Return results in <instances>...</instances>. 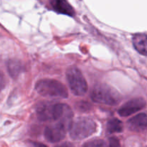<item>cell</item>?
Segmentation results:
<instances>
[{
	"mask_svg": "<svg viewBox=\"0 0 147 147\" xmlns=\"http://www.w3.org/2000/svg\"><path fill=\"white\" fill-rule=\"evenodd\" d=\"M68 106L64 103L44 101L38 104L36 109V114L40 121L55 122L63 117Z\"/></svg>",
	"mask_w": 147,
	"mask_h": 147,
	"instance_id": "cell-1",
	"label": "cell"
},
{
	"mask_svg": "<svg viewBox=\"0 0 147 147\" xmlns=\"http://www.w3.org/2000/svg\"><path fill=\"white\" fill-rule=\"evenodd\" d=\"M35 89L37 93L44 97L67 98L68 92L65 86L53 79H42L37 82Z\"/></svg>",
	"mask_w": 147,
	"mask_h": 147,
	"instance_id": "cell-2",
	"label": "cell"
},
{
	"mask_svg": "<svg viewBox=\"0 0 147 147\" xmlns=\"http://www.w3.org/2000/svg\"><path fill=\"white\" fill-rule=\"evenodd\" d=\"M91 98L98 103L116 106L121 100L119 92L109 85L99 83L94 86L91 92Z\"/></svg>",
	"mask_w": 147,
	"mask_h": 147,
	"instance_id": "cell-3",
	"label": "cell"
},
{
	"mask_svg": "<svg viewBox=\"0 0 147 147\" xmlns=\"http://www.w3.org/2000/svg\"><path fill=\"white\" fill-rule=\"evenodd\" d=\"M70 136L74 140H82L89 137L96 131V123L88 117H80L73 121L70 126Z\"/></svg>",
	"mask_w": 147,
	"mask_h": 147,
	"instance_id": "cell-4",
	"label": "cell"
},
{
	"mask_svg": "<svg viewBox=\"0 0 147 147\" xmlns=\"http://www.w3.org/2000/svg\"><path fill=\"white\" fill-rule=\"evenodd\" d=\"M66 78L72 93L76 96H83L88 91L87 82L83 73L76 66L69 67L66 72Z\"/></svg>",
	"mask_w": 147,
	"mask_h": 147,
	"instance_id": "cell-5",
	"label": "cell"
},
{
	"mask_svg": "<svg viewBox=\"0 0 147 147\" xmlns=\"http://www.w3.org/2000/svg\"><path fill=\"white\" fill-rule=\"evenodd\" d=\"M55 123L47 126L44 131L46 140L51 143H57L65 137L66 133L70 126L63 121H55Z\"/></svg>",
	"mask_w": 147,
	"mask_h": 147,
	"instance_id": "cell-6",
	"label": "cell"
},
{
	"mask_svg": "<svg viewBox=\"0 0 147 147\" xmlns=\"http://www.w3.org/2000/svg\"><path fill=\"white\" fill-rule=\"evenodd\" d=\"M145 106L146 101L143 98H135L121 106L118 113L122 117H126L142 110Z\"/></svg>",
	"mask_w": 147,
	"mask_h": 147,
	"instance_id": "cell-7",
	"label": "cell"
},
{
	"mask_svg": "<svg viewBox=\"0 0 147 147\" xmlns=\"http://www.w3.org/2000/svg\"><path fill=\"white\" fill-rule=\"evenodd\" d=\"M129 130L134 132L144 131L147 127V116L145 113H139L134 116L127 121Z\"/></svg>",
	"mask_w": 147,
	"mask_h": 147,
	"instance_id": "cell-8",
	"label": "cell"
},
{
	"mask_svg": "<svg viewBox=\"0 0 147 147\" xmlns=\"http://www.w3.org/2000/svg\"><path fill=\"white\" fill-rule=\"evenodd\" d=\"M53 9L60 14L73 17L76 14L75 10L66 0H49Z\"/></svg>",
	"mask_w": 147,
	"mask_h": 147,
	"instance_id": "cell-9",
	"label": "cell"
},
{
	"mask_svg": "<svg viewBox=\"0 0 147 147\" xmlns=\"http://www.w3.org/2000/svg\"><path fill=\"white\" fill-rule=\"evenodd\" d=\"M134 48L143 55H147V37L145 33H139L134 35L132 39Z\"/></svg>",
	"mask_w": 147,
	"mask_h": 147,
	"instance_id": "cell-10",
	"label": "cell"
},
{
	"mask_svg": "<svg viewBox=\"0 0 147 147\" xmlns=\"http://www.w3.org/2000/svg\"><path fill=\"white\" fill-rule=\"evenodd\" d=\"M23 67L21 62L17 60H11L7 64V70L11 78H15L22 72Z\"/></svg>",
	"mask_w": 147,
	"mask_h": 147,
	"instance_id": "cell-11",
	"label": "cell"
},
{
	"mask_svg": "<svg viewBox=\"0 0 147 147\" xmlns=\"http://www.w3.org/2000/svg\"><path fill=\"white\" fill-rule=\"evenodd\" d=\"M123 124L117 118L110 119L107 123L106 130L109 134L121 133L123 131Z\"/></svg>",
	"mask_w": 147,
	"mask_h": 147,
	"instance_id": "cell-12",
	"label": "cell"
},
{
	"mask_svg": "<svg viewBox=\"0 0 147 147\" xmlns=\"http://www.w3.org/2000/svg\"><path fill=\"white\" fill-rule=\"evenodd\" d=\"M82 147H108L107 144L103 139H96L88 141Z\"/></svg>",
	"mask_w": 147,
	"mask_h": 147,
	"instance_id": "cell-13",
	"label": "cell"
},
{
	"mask_svg": "<svg viewBox=\"0 0 147 147\" xmlns=\"http://www.w3.org/2000/svg\"><path fill=\"white\" fill-rule=\"evenodd\" d=\"M76 106H77V109L79 111H81L83 112H86L87 111H88L90 109V104H89L88 102L86 101H80L78 102L77 104H76Z\"/></svg>",
	"mask_w": 147,
	"mask_h": 147,
	"instance_id": "cell-14",
	"label": "cell"
},
{
	"mask_svg": "<svg viewBox=\"0 0 147 147\" xmlns=\"http://www.w3.org/2000/svg\"><path fill=\"white\" fill-rule=\"evenodd\" d=\"M109 147H121L119 141L116 138H111L110 139V144Z\"/></svg>",
	"mask_w": 147,
	"mask_h": 147,
	"instance_id": "cell-15",
	"label": "cell"
},
{
	"mask_svg": "<svg viewBox=\"0 0 147 147\" xmlns=\"http://www.w3.org/2000/svg\"><path fill=\"white\" fill-rule=\"evenodd\" d=\"M5 85H6L5 78H4L3 73L0 71V91H1V90L4 89V88L5 87Z\"/></svg>",
	"mask_w": 147,
	"mask_h": 147,
	"instance_id": "cell-16",
	"label": "cell"
},
{
	"mask_svg": "<svg viewBox=\"0 0 147 147\" xmlns=\"http://www.w3.org/2000/svg\"><path fill=\"white\" fill-rule=\"evenodd\" d=\"M56 147H75L72 144L69 143V142H65V143L61 144L58 145Z\"/></svg>",
	"mask_w": 147,
	"mask_h": 147,
	"instance_id": "cell-17",
	"label": "cell"
},
{
	"mask_svg": "<svg viewBox=\"0 0 147 147\" xmlns=\"http://www.w3.org/2000/svg\"><path fill=\"white\" fill-rule=\"evenodd\" d=\"M32 147H47L46 145L43 144L37 143V142H32Z\"/></svg>",
	"mask_w": 147,
	"mask_h": 147,
	"instance_id": "cell-18",
	"label": "cell"
}]
</instances>
